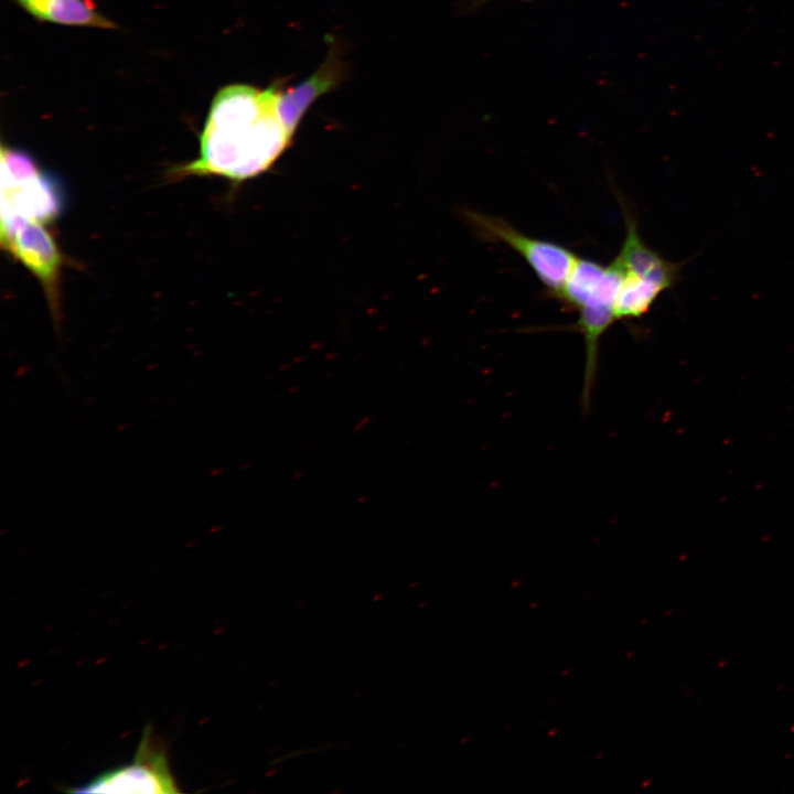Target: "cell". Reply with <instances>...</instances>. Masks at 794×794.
Segmentation results:
<instances>
[{
  "mask_svg": "<svg viewBox=\"0 0 794 794\" xmlns=\"http://www.w3.org/2000/svg\"><path fill=\"white\" fill-rule=\"evenodd\" d=\"M292 138L278 110L277 83L266 89L228 85L212 100L197 158L174 169L173 176L246 181L269 170Z\"/></svg>",
  "mask_w": 794,
  "mask_h": 794,
  "instance_id": "obj_1",
  "label": "cell"
},
{
  "mask_svg": "<svg viewBox=\"0 0 794 794\" xmlns=\"http://www.w3.org/2000/svg\"><path fill=\"white\" fill-rule=\"evenodd\" d=\"M623 276L612 261L603 266L577 258L559 296L567 308L579 313L575 325L583 336L586 362L581 389L583 415L591 410V396L597 380L600 340L616 320L614 304Z\"/></svg>",
  "mask_w": 794,
  "mask_h": 794,
  "instance_id": "obj_2",
  "label": "cell"
},
{
  "mask_svg": "<svg viewBox=\"0 0 794 794\" xmlns=\"http://www.w3.org/2000/svg\"><path fill=\"white\" fill-rule=\"evenodd\" d=\"M61 182L42 170L26 151L7 148L1 153V214L21 215L49 224L64 210Z\"/></svg>",
  "mask_w": 794,
  "mask_h": 794,
  "instance_id": "obj_3",
  "label": "cell"
},
{
  "mask_svg": "<svg viewBox=\"0 0 794 794\" xmlns=\"http://www.w3.org/2000/svg\"><path fill=\"white\" fill-rule=\"evenodd\" d=\"M464 216L479 237L505 244L523 257L546 290L554 298H559L577 259L570 249L530 237L496 215L466 211Z\"/></svg>",
  "mask_w": 794,
  "mask_h": 794,
  "instance_id": "obj_4",
  "label": "cell"
},
{
  "mask_svg": "<svg viewBox=\"0 0 794 794\" xmlns=\"http://www.w3.org/2000/svg\"><path fill=\"white\" fill-rule=\"evenodd\" d=\"M44 225L21 215L1 214L0 242L39 280L52 312L57 315L63 256Z\"/></svg>",
  "mask_w": 794,
  "mask_h": 794,
  "instance_id": "obj_5",
  "label": "cell"
},
{
  "mask_svg": "<svg viewBox=\"0 0 794 794\" xmlns=\"http://www.w3.org/2000/svg\"><path fill=\"white\" fill-rule=\"evenodd\" d=\"M68 791L73 793H180L170 770L167 750L154 739L150 726L144 728L131 763L105 771L90 782Z\"/></svg>",
  "mask_w": 794,
  "mask_h": 794,
  "instance_id": "obj_6",
  "label": "cell"
},
{
  "mask_svg": "<svg viewBox=\"0 0 794 794\" xmlns=\"http://www.w3.org/2000/svg\"><path fill=\"white\" fill-rule=\"evenodd\" d=\"M345 72L341 54L334 46L321 66L299 85L283 88L277 83L278 110L293 135L309 107L319 97L337 87L344 79Z\"/></svg>",
  "mask_w": 794,
  "mask_h": 794,
  "instance_id": "obj_7",
  "label": "cell"
},
{
  "mask_svg": "<svg viewBox=\"0 0 794 794\" xmlns=\"http://www.w3.org/2000/svg\"><path fill=\"white\" fill-rule=\"evenodd\" d=\"M619 202L625 222V238L613 262L623 276L650 279L667 289L673 288L679 280L682 265L664 259L661 254L647 246L639 233L634 215L630 213L623 200Z\"/></svg>",
  "mask_w": 794,
  "mask_h": 794,
  "instance_id": "obj_8",
  "label": "cell"
},
{
  "mask_svg": "<svg viewBox=\"0 0 794 794\" xmlns=\"http://www.w3.org/2000/svg\"><path fill=\"white\" fill-rule=\"evenodd\" d=\"M36 20L69 26L115 29L90 0H12Z\"/></svg>",
  "mask_w": 794,
  "mask_h": 794,
  "instance_id": "obj_9",
  "label": "cell"
},
{
  "mask_svg": "<svg viewBox=\"0 0 794 794\" xmlns=\"http://www.w3.org/2000/svg\"><path fill=\"white\" fill-rule=\"evenodd\" d=\"M666 290L668 289L665 286L654 280L623 276L614 304L615 319L642 318Z\"/></svg>",
  "mask_w": 794,
  "mask_h": 794,
  "instance_id": "obj_10",
  "label": "cell"
}]
</instances>
